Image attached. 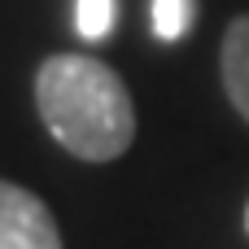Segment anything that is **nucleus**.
I'll use <instances>...</instances> for the list:
<instances>
[{"instance_id": "obj_4", "label": "nucleus", "mask_w": 249, "mask_h": 249, "mask_svg": "<svg viewBox=\"0 0 249 249\" xmlns=\"http://www.w3.org/2000/svg\"><path fill=\"white\" fill-rule=\"evenodd\" d=\"M118 22V0H74V26L83 39H105Z\"/></svg>"}, {"instance_id": "obj_6", "label": "nucleus", "mask_w": 249, "mask_h": 249, "mask_svg": "<svg viewBox=\"0 0 249 249\" xmlns=\"http://www.w3.org/2000/svg\"><path fill=\"white\" fill-rule=\"evenodd\" d=\"M245 228H249V210H245Z\"/></svg>"}, {"instance_id": "obj_1", "label": "nucleus", "mask_w": 249, "mask_h": 249, "mask_svg": "<svg viewBox=\"0 0 249 249\" xmlns=\"http://www.w3.org/2000/svg\"><path fill=\"white\" fill-rule=\"evenodd\" d=\"M35 105L53 140L83 162H114L136 140L131 92L96 57H48L35 74Z\"/></svg>"}, {"instance_id": "obj_2", "label": "nucleus", "mask_w": 249, "mask_h": 249, "mask_svg": "<svg viewBox=\"0 0 249 249\" xmlns=\"http://www.w3.org/2000/svg\"><path fill=\"white\" fill-rule=\"evenodd\" d=\"M0 249H61V232L48 206L9 179H0Z\"/></svg>"}, {"instance_id": "obj_3", "label": "nucleus", "mask_w": 249, "mask_h": 249, "mask_svg": "<svg viewBox=\"0 0 249 249\" xmlns=\"http://www.w3.org/2000/svg\"><path fill=\"white\" fill-rule=\"evenodd\" d=\"M219 61H223V88H228L232 105L241 109V118L249 123V13L228 26Z\"/></svg>"}, {"instance_id": "obj_5", "label": "nucleus", "mask_w": 249, "mask_h": 249, "mask_svg": "<svg viewBox=\"0 0 249 249\" xmlns=\"http://www.w3.org/2000/svg\"><path fill=\"white\" fill-rule=\"evenodd\" d=\"M193 26V0H153V31L158 39H184Z\"/></svg>"}]
</instances>
